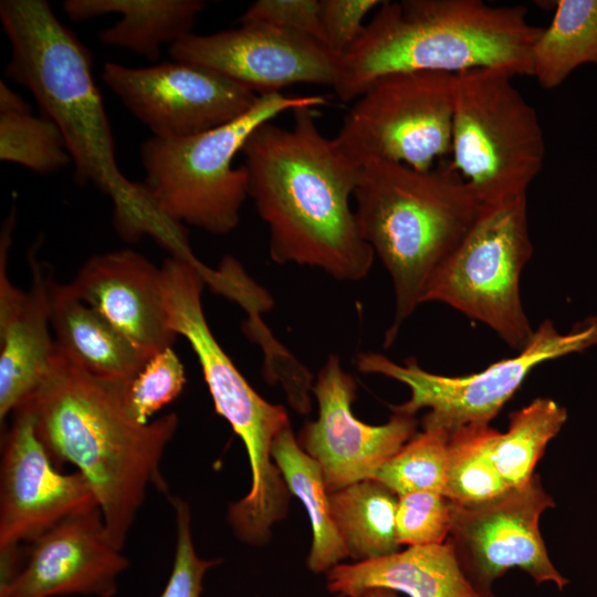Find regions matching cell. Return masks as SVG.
<instances>
[{"instance_id": "cell-3", "label": "cell", "mask_w": 597, "mask_h": 597, "mask_svg": "<svg viewBox=\"0 0 597 597\" xmlns=\"http://www.w3.org/2000/svg\"><path fill=\"white\" fill-rule=\"evenodd\" d=\"M123 385L82 370L55 349L44 380L25 401L54 464L72 463L88 481L121 549L148 486L168 494L160 462L178 426L175 413L135 422L124 408Z\"/></svg>"}, {"instance_id": "cell-33", "label": "cell", "mask_w": 597, "mask_h": 597, "mask_svg": "<svg viewBox=\"0 0 597 597\" xmlns=\"http://www.w3.org/2000/svg\"><path fill=\"white\" fill-rule=\"evenodd\" d=\"M240 21L273 25L311 36L325 44L320 0H258L247 8Z\"/></svg>"}, {"instance_id": "cell-16", "label": "cell", "mask_w": 597, "mask_h": 597, "mask_svg": "<svg viewBox=\"0 0 597 597\" xmlns=\"http://www.w3.org/2000/svg\"><path fill=\"white\" fill-rule=\"evenodd\" d=\"M318 417L305 423L300 441L321 467L328 492L373 479L376 471L417 432L415 416L395 413L370 426L358 420L352 405L356 383L336 355H329L312 387Z\"/></svg>"}, {"instance_id": "cell-15", "label": "cell", "mask_w": 597, "mask_h": 597, "mask_svg": "<svg viewBox=\"0 0 597 597\" xmlns=\"http://www.w3.org/2000/svg\"><path fill=\"white\" fill-rule=\"evenodd\" d=\"M175 61L213 70L259 95L305 83L333 88L339 55L324 43L264 23L199 35L189 34L169 48Z\"/></svg>"}, {"instance_id": "cell-32", "label": "cell", "mask_w": 597, "mask_h": 597, "mask_svg": "<svg viewBox=\"0 0 597 597\" xmlns=\"http://www.w3.org/2000/svg\"><path fill=\"white\" fill-rule=\"evenodd\" d=\"M168 499L175 511L177 537L171 572L159 597H201L203 577L219 561L198 556L188 503L178 496Z\"/></svg>"}, {"instance_id": "cell-30", "label": "cell", "mask_w": 597, "mask_h": 597, "mask_svg": "<svg viewBox=\"0 0 597 597\" xmlns=\"http://www.w3.org/2000/svg\"><path fill=\"white\" fill-rule=\"evenodd\" d=\"M186 383L184 366L171 347L151 356L138 374L123 385L127 415L139 425L174 401Z\"/></svg>"}, {"instance_id": "cell-13", "label": "cell", "mask_w": 597, "mask_h": 597, "mask_svg": "<svg viewBox=\"0 0 597 597\" xmlns=\"http://www.w3.org/2000/svg\"><path fill=\"white\" fill-rule=\"evenodd\" d=\"M554 506L537 474L524 486L476 506L451 502L448 540L481 597H498L493 584L511 568L522 569L536 584L549 582L559 590L567 586L540 532L541 515Z\"/></svg>"}, {"instance_id": "cell-5", "label": "cell", "mask_w": 597, "mask_h": 597, "mask_svg": "<svg viewBox=\"0 0 597 597\" xmlns=\"http://www.w3.org/2000/svg\"><path fill=\"white\" fill-rule=\"evenodd\" d=\"M360 165L354 212L363 239L391 277L395 313L385 334V346H389L423 303L434 273L482 206L451 166L418 170L379 159Z\"/></svg>"}, {"instance_id": "cell-26", "label": "cell", "mask_w": 597, "mask_h": 597, "mask_svg": "<svg viewBox=\"0 0 597 597\" xmlns=\"http://www.w3.org/2000/svg\"><path fill=\"white\" fill-rule=\"evenodd\" d=\"M567 419L564 407L549 398H536L510 413L505 432L493 429L490 454L501 479L510 489L527 484L548 442Z\"/></svg>"}, {"instance_id": "cell-7", "label": "cell", "mask_w": 597, "mask_h": 597, "mask_svg": "<svg viewBox=\"0 0 597 597\" xmlns=\"http://www.w3.org/2000/svg\"><path fill=\"white\" fill-rule=\"evenodd\" d=\"M326 96L260 95L239 118L196 135L165 139L151 136L140 147L142 181L156 209L167 219L226 234L239 223L249 197L245 167H232L249 136L277 115L300 107H318Z\"/></svg>"}, {"instance_id": "cell-14", "label": "cell", "mask_w": 597, "mask_h": 597, "mask_svg": "<svg viewBox=\"0 0 597 597\" xmlns=\"http://www.w3.org/2000/svg\"><path fill=\"white\" fill-rule=\"evenodd\" d=\"M102 78L153 136L165 139L228 124L260 96L213 70L175 60L146 67L107 62Z\"/></svg>"}, {"instance_id": "cell-11", "label": "cell", "mask_w": 597, "mask_h": 597, "mask_svg": "<svg viewBox=\"0 0 597 597\" xmlns=\"http://www.w3.org/2000/svg\"><path fill=\"white\" fill-rule=\"evenodd\" d=\"M457 74L397 72L374 80L334 137L358 164L369 159L433 168L450 154Z\"/></svg>"}, {"instance_id": "cell-9", "label": "cell", "mask_w": 597, "mask_h": 597, "mask_svg": "<svg viewBox=\"0 0 597 597\" xmlns=\"http://www.w3.org/2000/svg\"><path fill=\"white\" fill-rule=\"evenodd\" d=\"M532 252L526 195L482 206L434 273L423 303L448 304L521 350L534 333L520 295L521 273Z\"/></svg>"}, {"instance_id": "cell-19", "label": "cell", "mask_w": 597, "mask_h": 597, "mask_svg": "<svg viewBox=\"0 0 597 597\" xmlns=\"http://www.w3.org/2000/svg\"><path fill=\"white\" fill-rule=\"evenodd\" d=\"M69 286L147 358L176 341L164 306L160 268L138 252L93 255Z\"/></svg>"}, {"instance_id": "cell-21", "label": "cell", "mask_w": 597, "mask_h": 597, "mask_svg": "<svg viewBox=\"0 0 597 597\" xmlns=\"http://www.w3.org/2000/svg\"><path fill=\"white\" fill-rule=\"evenodd\" d=\"M50 321L57 354L98 378L127 383L149 359L69 284L51 283Z\"/></svg>"}, {"instance_id": "cell-12", "label": "cell", "mask_w": 597, "mask_h": 597, "mask_svg": "<svg viewBox=\"0 0 597 597\" xmlns=\"http://www.w3.org/2000/svg\"><path fill=\"white\" fill-rule=\"evenodd\" d=\"M98 506L85 476L61 473L24 402L2 439L0 464V584L22 566L21 543H33L63 520Z\"/></svg>"}, {"instance_id": "cell-27", "label": "cell", "mask_w": 597, "mask_h": 597, "mask_svg": "<svg viewBox=\"0 0 597 597\" xmlns=\"http://www.w3.org/2000/svg\"><path fill=\"white\" fill-rule=\"evenodd\" d=\"M493 428L468 425L450 433L444 496L461 506L490 502L511 490L490 454Z\"/></svg>"}, {"instance_id": "cell-36", "label": "cell", "mask_w": 597, "mask_h": 597, "mask_svg": "<svg viewBox=\"0 0 597 597\" xmlns=\"http://www.w3.org/2000/svg\"><path fill=\"white\" fill-rule=\"evenodd\" d=\"M360 597H400L397 591L387 588H370Z\"/></svg>"}, {"instance_id": "cell-23", "label": "cell", "mask_w": 597, "mask_h": 597, "mask_svg": "<svg viewBox=\"0 0 597 597\" xmlns=\"http://www.w3.org/2000/svg\"><path fill=\"white\" fill-rule=\"evenodd\" d=\"M271 454L287 490L303 503L312 524L307 566L314 573L328 572L349 555L332 519L322 469L297 443L290 425L275 437Z\"/></svg>"}, {"instance_id": "cell-17", "label": "cell", "mask_w": 597, "mask_h": 597, "mask_svg": "<svg viewBox=\"0 0 597 597\" xmlns=\"http://www.w3.org/2000/svg\"><path fill=\"white\" fill-rule=\"evenodd\" d=\"M128 566L96 506L63 520L31 543L20 570L0 584V597H113L117 577Z\"/></svg>"}, {"instance_id": "cell-4", "label": "cell", "mask_w": 597, "mask_h": 597, "mask_svg": "<svg viewBox=\"0 0 597 597\" xmlns=\"http://www.w3.org/2000/svg\"><path fill=\"white\" fill-rule=\"evenodd\" d=\"M542 29L528 22L527 9L521 4L383 1L341 55L333 90L349 103L377 77L397 72L458 74L491 67L532 76L533 49Z\"/></svg>"}, {"instance_id": "cell-8", "label": "cell", "mask_w": 597, "mask_h": 597, "mask_svg": "<svg viewBox=\"0 0 597 597\" xmlns=\"http://www.w3.org/2000/svg\"><path fill=\"white\" fill-rule=\"evenodd\" d=\"M503 69L457 74L450 165L481 206L526 195L545 158L536 109Z\"/></svg>"}, {"instance_id": "cell-1", "label": "cell", "mask_w": 597, "mask_h": 597, "mask_svg": "<svg viewBox=\"0 0 597 597\" xmlns=\"http://www.w3.org/2000/svg\"><path fill=\"white\" fill-rule=\"evenodd\" d=\"M292 113L290 128L266 122L241 149L249 197L269 229L270 256L360 281L375 258L349 203L362 165L322 134L315 107Z\"/></svg>"}, {"instance_id": "cell-20", "label": "cell", "mask_w": 597, "mask_h": 597, "mask_svg": "<svg viewBox=\"0 0 597 597\" xmlns=\"http://www.w3.org/2000/svg\"><path fill=\"white\" fill-rule=\"evenodd\" d=\"M327 588L338 597H360L370 588H387L409 597H481L463 573L449 540L338 564L328 570Z\"/></svg>"}, {"instance_id": "cell-29", "label": "cell", "mask_w": 597, "mask_h": 597, "mask_svg": "<svg viewBox=\"0 0 597 597\" xmlns=\"http://www.w3.org/2000/svg\"><path fill=\"white\" fill-rule=\"evenodd\" d=\"M0 159L40 175L59 171L72 161L57 125L31 109L0 113Z\"/></svg>"}, {"instance_id": "cell-28", "label": "cell", "mask_w": 597, "mask_h": 597, "mask_svg": "<svg viewBox=\"0 0 597 597\" xmlns=\"http://www.w3.org/2000/svg\"><path fill=\"white\" fill-rule=\"evenodd\" d=\"M450 432L441 428H422L374 474L397 496L412 492L444 495Z\"/></svg>"}, {"instance_id": "cell-22", "label": "cell", "mask_w": 597, "mask_h": 597, "mask_svg": "<svg viewBox=\"0 0 597 597\" xmlns=\"http://www.w3.org/2000/svg\"><path fill=\"white\" fill-rule=\"evenodd\" d=\"M203 0H65L62 8L73 21L116 13L121 19L98 32L101 43L125 49L155 61L164 44L191 34Z\"/></svg>"}, {"instance_id": "cell-34", "label": "cell", "mask_w": 597, "mask_h": 597, "mask_svg": "<svg viewBox=\"0 0 597 597\" xmlns=\"http://www.w3.org/2000/svg\"><path fill=\"white\" fill-rule=\"evenodd\" d=\"M379 0H320V18L325 44L343 55L359 38L365 17L378 8Z\"/></svg>"}, {"instance_id": "cell-35", "label": "cell", "mask_w": 597, "mask_h": 597, "mask_svg": "<svg viewBox=\"0 0 597 597\" xmlns=\"http://www.w3.org/2000/svg\"><path fill=\"white\" fill-rule=\"evenodd\" d=\"M31 107L3 81L0 82V113L30 111Z\"/></svg>"}, {"instance_id": "cell-10", "label": "cell", "mask_w": 597, "mask_h": 597, "mask_svg": "<svg viewBox=\"0 0 597 597\" xmlns=\"http://www.w3.org/2000/svg\"><path fill=\"white\" fill-rule=\"evenodd\" d=\"M594 345H597V315L565 334L546 320L517 355L472 375H437L421 368L416 358L398 364L373 352L360 353L356 365L364 374L389 377L409 388V399L391 406L392 412L415 416L428 408L422 428H441L451 433L468 425H489L537 365Z\"/></svg>"}, {"instance_id": "cell-2", "label": "cell", "mask_w": 597, "mask_h": 597, "mask_svg": "<svg viewBox=\"0 0 597 597\" xmlns=\"http://www.w3.org/2000/svg\"><path fill=\"white\" fill-rule=\"evenodd\" d=\"M0 19L11 48L6 76L28 88L60 128L74 180L111 197L122 237L149 234L169 244L179 226L156 209L142 182L130 181L118 167L87 49L44 0H2Z\"/></svg>"}, {"instance_id": "cell-25", "label": "cell", "mask_w": 597, "mask_h": 597, "mask_svg": "<svg viewBox=\"0 0 597 597\" xmlns=\"http://www.w3.org/2000/svg\"><path fill=\"white\" fill-rule=\"evenodd\" d=\"M597 64V0H558L532 54V76L552 90L578 66Z\"/></svg>"}, {"instance_id": "cell-6", "label": "cell", "mask_w": 597, "mask_h": 597, "mask_svg": "<svg viewBox=\"0 0 597 597\" xmlns=\"http://www.w3.org/2000/svg\"><path fill=\"white\" fill-rule=\"evenodd\" d=\"M201 271L185 261H171L161 270L164 306L170 329L184 336L201 366L216 411L242 440L251 468V488L229 507L235 534L248 543H261L287 507V488L271 449L275 437L290 425L282 406L263 399L221 348L206 321Z\"/></svg>"}, {"instance_id": "cell-31", "label": "cell", "mask_w": 597, "mask_h": 597, "mask_svg": "<svg viewBox=\"0 0 597 597\" xmlns=\"http://www.w3.org/2000/svg\"><path fill=\"white\" fill-rule=\"evenodd\" d=\"M451 502L436 492L398 496L396 530L400 545L442 544L449 537Z\"/></svg>"}, {"instance_id": "cell-24", "label": "cell", "mask_w": 597, "mask_h": 597, "mask_svg": "<svg viewBox=\"0 0 597 597\" xmlns=\"http://www.w3.org/2000/svg\"><path fill=\"white\" fill-rule=\"evenodd\" d=\"M397 503L398 496L373 479L329 492L332 519L349 556L359 562L400 551Z\"/></svg>"}, {"instance_id": "cell-18", "label": "cell", "mask_w": 597, "mask_h": 597, "mask_svg": "<svg viewBox=\"0 0 597 597\" xmlns=\"http://www.w3.org/2000/svg\"><path fill=\"white\" fill-rule=\"evenodd\" d=\"M15 210L0 234V420L30 399L44 380L55 343L50 333V281L35 258L39 242L28 258L32 283L28 291L14 286L7 274Z\"/></svg>"}]
</instances>
